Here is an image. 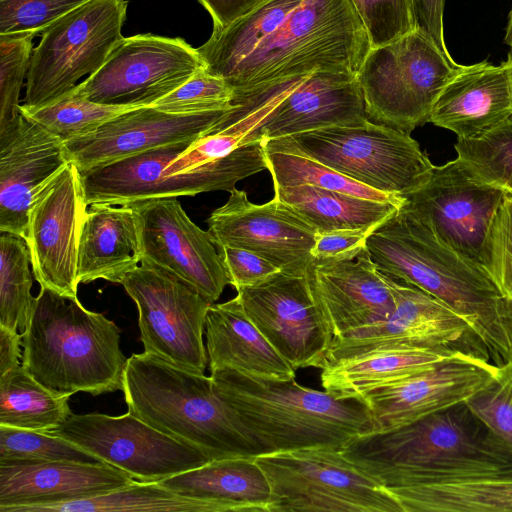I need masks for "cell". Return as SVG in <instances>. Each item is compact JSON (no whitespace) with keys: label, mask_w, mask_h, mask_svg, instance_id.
<instances>
[{"label":"cell","mask_w":512,"mask_h":512,"mask_svg":"<svg viewBox=\"0 0 512 512\" xmlns=\"http://www.w3.org/2000/svg\"><path fill=\"white\" fill-rule=\"evenodd\" d=\"M370 49L350 0H268L197 48L233 92L318 69L357 74Z\"/></svg>","instance_id":"obj_1"},{"label":"cell","mask_w":512,"mask_h":512,"mask_svg":"<svg viewBox=\"0 0 512 512\" xmlns=\"http://www.w3.org/2000/svg\"><path fill=\"white\" fill-rule=\"evenodd\" d=\"M342 452L386 488L512 477V449L465 402L359 435Z\"/></svg>","instance_id":"obj_2"},{"label":"cell","mask_w":512,"mask_h":512,"mask_svg":"<svg viewBox=\"0 0 512 512\" xmlns=\"http://www.w3.org/2000/svg\"><path fill=\"white\" fill-rule=\"evenodd\" d=\"M378 270L445 303L473 327L496 365L510 361L503 319V296L482 267L443 244L402 206L366 241Z\"/></svg>","instance_id":"obj_3"},{"label":"cell","mask_w":512,"mask_h":512,"mask_svg":"<svg viewBox=\"0 0 512 512\" xmlns=\"http://www.w3.org/2000/svg\"><path fill=\"white\" fill-rule=\"evenodd\" d=\"M215 388L261 455L309 448L343 450L374 430L366 405L292 380L211 372Z\"/></svg>","instance_id":"obj_4"},{"label":"cell","mask_w":512,"mask_h":512,"mask_svg":"<svg viewBox=\"0 0 512 512\" xmlns=\"http://www.w3.org/2000/svg\"><path fill=\"white\" fill-rule=\"evenodd\" d=\"M121 331L104 314L86 309L78 298L41 287L22 333V365L60 397L93 396L123 389L128 358Z\"/></svg>","instance_id":"obj_5"},{"label":"cell","mask_w":512,"mask_h":512,"mask_svg":"<svg viewBox=\"0 0 512 512\" xmlns=\"http://www.w3.org/2000/svg\"><path fill=\"white\" fill-rule=\"evenodd\" d=\"M122 391L127 412L211 461L261 455L211 376L143 352L128 358Z\"/></svg>","instance_id":"obj_6"},{"label":"cell","mask_w":512,"mask_h":512,"mask_svg":"<svg viewBox=\"0 0 512 512\" xmlns=\"http://www.w3.org/2000/svg\"><path fill=\"white\" fill-rule=\"evenodd\" d=\"M367 121L356 74L318 69L233 92L230 107L208 134H238L243 145Z\"/></svg>","instance_id":"obj_7"},{"label":"cell","mask_w":512,"mask_h":512,"mask_svg":"<svg viewBox=\"0 0 512 512\" xmlns=\"http://www.w3.org/2000/svg\"><path fill=\"white\" fill-rule=\"evenodd\" d=\"M265 149L314 159L378 191L405 197L424 185L434 165L402 130L367 121L331 126L263 142Z\"/></svg>","instance_id":"obj_8"},{"label":"cell","mask_w":512,"mask_h":512,"mask_svg":"<svg viewBox=\"0 0 512 512\" xmlns=\"http://www.w3.org/2000/svg\"><path fill=\"white\" fill-rule=\"evenodd\" d=\"M460 66L416 29L371 48L356 74L369 120L410 134Z\"/></svg>","instance_id":"obj_9"},{"label":"cell","mask_w":512,"mask_h":512,"mask_svg":"<svg viewBox=\"0 0 512 512\" xmlns=\"http://www.w3.org/2000/svg\"><path fill=\"white\" fill-rule=\"evenodd\" d=\"M254 459L271 488V512H404L389 490L342 450L309 448Z\"/></svg>","instance_id":"obj_10"},{"label":"cell","mask_w":512,"mask_h":512,"mask_svg":"<svg viewBox=\"0 0 512 512\" xmlns=\"http://www.w3.org/2000/svg\"><path fill=\"white\" fill-rule=\"evenodd\" d=\"M126 0H90L52 23L33 50L24 106L39 108L97 72L123 38Z\"/></svg>","instance_id":"obj_11"},{"label":"cell","mask_w":512,"mask_h":512,"mask_svg":"<svg viewBox=\"0 0 512 512\" xmlns=\"http://www.w3.org/2000/svg\"><path fill=\"white\" fill-rule=\"evenodd\" d=\"M121 285L137 306L144 352L204 373L208 355L203 334L212 303L183 279L145 260Z\"/></svg>","instance_id":"obj_12"},{"label":"cell","mask_w":512,"mask_h":512,"mask_svg":"<svg viewBox=\"0 0 512 512\" xmlns=\"http://www.w3.org/2000/svg\"><path fill=\"white\" fill-rule=\"evenodd\" d=\"M201 68L197 48L183 38L138 34L123 37L102 67L73 90L95 103L152 106Z\"/></svg>","instance_id":"obj_13"},{"label":"cell","mask_w":512,"mask_h":512,"mask_svg":"<svg viewBox=\"0 0 512 512\" xmlns=\"http://www.w3.org/2000/svg\"><path fill=\"white\" fill-rule=\"evenodd\" d=\"M136 481L160 482L211 461L183 443L133 416L72 414L52 432Z\"/></svg>","instance_id":"obj_14"},{"label":"cell","mask_w":512,"mask_h":512,"mask_svg":"<svg viewBox=\"0 0 512 512\" xmlns=\"http://www.w3.org/2000/svg\"><path fill=\"white\" fill-rule=\"evenodd\" d=\"M506 192L475 181L457 159L434 166L402 207L447 247L487 271L493 221Z\"/></svg>","instance_id":"obj_15"},{"label":"cell","mask_w":512,"mask_h":512,"mask_svg":"<svg viewBox=\"0 0 512 512\" xmlns=\"http://www.w3.org/2000/svg\"><path fill=\"white\" fill-rule=\"evenodd\" d=\"M388 279L395 297L394 311L382 322L334 339L322 368L343 359L403 347L452 348L477 356L487 353L486 344L471 324L451 307L413 285Z\"/></svg>","instance_id":"obj_16"},{"label":"cell","mask_w":512,"mask_h":512,"mask_svg":"<svg viewBox=\"0 0 512 512\" xmlns=\"http://www.w3.org/2000/svg\"><path fill=\"white\" fill-rule=\"evenodd\" d=\"M87 209L82 175L72 162L34 195L25 241L40 287L77 297L79 241Z\"/></svg>","instance_id":"obj_17"},{"label":"cell","mask_w":512,"mask_h":512,"mask_svg":"<svg viewBox=\"0 0 512 512\" xmlns=\"http://www.w3.org/2000/svg\"><path fill=\"white\" fill-rule=\"evenodd\" d=\"M249 319L295 369H321L333 338L312 298L306 276L279 272L237 290Z\"/></svg>","instance_id":"obj_18"},{"label":"cell","mask_w":512,"mask_h":512,"mask_svg":"<svg viewBox=\"0 0 512 512\" xmlns=\"http://www.w3.org/2000/svg\"><path fill=\"white\" fill-rule=\"evenodd\" d=\"M229 193L228 201L207 219L215 246L246 249L285 274L306 276L314 260L316 230L275 197L254 204L245 191L234 188Z\"/></svg>","instance_id":"obj_19"},{"label":"cell","mask_w":512,"mask_h":512,"mask_svg":"<svg viewBox=\"0 0 512 512\" xmlns=\"http://www.w3.org/2000/svg\"><path fill=\"white\" fill-rule=\"evenodd\" d=\"M132 206L142 260L178 276L215 303L230 280L209 232L189 218L175 197L150 199Z\"/></svg>","instance_id":"obj_20"},{"label":"cell","mask_w":512,"mask_h":512,"mask_svg":"<svg viewBox=\"0 0 512 512\" xmlns=\"http://www.w3.org/2000/svg\"><path fill=\"white\" fill-rule=\"evenodd\" d=\"M226 110L171 114L153 106L118 115L89 135L64 143L70 162L81 174L146 151L204 137Z\"/></svg>","instance_id":"obj_21"},{"label":"cell","mask_w":512,"mask_h":512,"mask_svg":"<svg viewBox=\"0 0 512 512\" xmlns=\"http://www.w3.org/2000/svg\"><path fill=\"white\" fill-rule=\"evenodd\" d=\"M306 278L333 340L382 322L395 309L388 276L378 270L366 248L352 259H314Z\"/></svg>","instance_id":"obj_22"},{"label":"cell","mask_w":512,"mask_h":512,"mask_svg":"<svg viewBox=\"0 0 512 512\" xmlns=\"http://www.w3.org/2000/svg\"><path fill=\"white\" fill-rule=\"evenodd\" d=\"M498 372V365L484 359L453 360L373 391L362 402L374 430L393 429L466 402Z\"/></svg>","instance_id":"obj_23"},{"label":"cell","mask_w":512,"mask_h":512,"mask_svg":"<svg viewBox=\"0 0 512 512\" xmlns=\"http://www.w3.org/2000/svg\"><path fill=\"white\" fill-rule=\"evenodd\" d=\"M64 142L21 112L0 129V232L26 238L36 192L68 163Z\"/></svg>","instance_id":"obj_24"},{"label":"cell","mask_w":512,"mask_h":512,"mask_svg":"<svg viewBox=\"0 0 512 512\" xmlns=\"http://www.w3.org/2000/svg\"><path fill=\"white\" fill-rule=\"evenodd\" d=\"M134 481L106 463L0 461V512H33L50 504L99 496Z\"/></svg>","instance_id":"obj_25"},{"label":"cell","mask_w":512,"mask_h":512,"mask_svg":"<svg viewBox=\"0 0 512 512\" xmlns=\"http://www.w3.org/2000/svg\"><path fill=\"white\" fill-rule=\"evenodd\" d=\"M512 116V77L507 60L461 65L437 96L428 122L457 138L476 137Z\"/></svg>","instance_id":"obj_26"},{"label":"cell","mask_w":512,"mask_h":512,"mask_svg":"<svg viewBox=\"0 0 512 512\" xmlns=\"http://www.w3.org/2000/svg\"><path fill=\"white\" fill-rule=\"evenodd\" d=\"M205 337L210 372L230 369L264 379H295L296 370L249 319L237 296L211 304Z\"/></svg>","instance_id":"obj_27"},{"label":"cell","mask_w":512,"mask_h":512,"mask_svg":"<svg viewBox=\"0 0 512 512\" xmlns=\"http://www.w3.org/2000/svg\"><path fill=\"white\" fill-rule=\"evenodd\" d=\"M471 358L483 359L452 348L385 349L329 364L321 369L320 381L323 389L335 398L362 402L373 391L433 366Z\"/></svg>","instance_id":"obj_28"},{"label":"cell","mask_w":512,"mask_h":512,"mask_svg":"<svg viewBox=\"0 0 512 512\" xmlns=\"http://www.w3.org/2000/svg\"><path fill=\"white\" fill-rule=\"evenodd\" d=\"M142 260L132 205L92 204L86 211L78 250V279L121 284Z\"/></svg>","instance_id":"obj_29"},{"label":"cell","mask_w":512,"mask_h":512,"mask_svg":"<svg viewBox=\"0 0 512 512\" xmlns=\"http://www.w3.org/2000/svg\"><path fill=\"white\" fill-rule=\"evenodd\" d=\"M254 458L212 460L159 483L214 512H271V488Z\"/></svg>","instance_id":"obj_30"},{"label":"cell","mask_w":512,"mask_h":512,"mask_svg":"<svg viewBox=\"0 0 512 512\" xmlns=\"http://www.w3.org/2000/svg\"><path fill=\"white\" fill-rule=\"evenodd\" d=\"M274 197L291 208L317 233L377 228L403 205L379 202L312 185L274 186Z\"/></svg>","instance_id":"obj_31"},{"label":"cell","mask_w":512,"mask_h":512,"mask_svg":"<svg viewBox=\"0 0 512 512\" xmlns=\"http://www.w3.org/2000/svg\"><path fill=\"white\" fill-rule=\"evenodd\" d=\"M387 489L404 512H512V477Z\"/></svg>","instance_id":"obj_32"},{"label":"cell","mask_w":512,"mask_h":512,"mask_svg":"<svg viewBox=\"0 0 512 512\" xmlns=\"http://www.w3.org/2000/svg\"><path fill=\"white\" fill-rule=\"evenodd\" d=\"M68 400L40 384L22 364L0 375V425L50 433L73 414Z\"/></svg>","instance_id":"obj_33"},{"label":"cell","mask_w":512,"mask_h":512,"mask_svg":"<svg viewBox=\"0 0 512 512\" xmlns=\"http://www.w3.org/2000/svg\"><path fill=\"white\" fill-rule=\"evenodd\" d=\"M214 512L201 501L183 497L159 482L133 483L92 498L77 499L36 508L33 512Z\"/></svg>","instance_id":"obj_34"},{"label":"cell","mask_w":512,"mask_h":512,"mask_svg":"<svg viewBox=\"0 0 512 512\" xmlns=\"http://www.w3.org/2000/svg\"><path fill=\"white\" fill-rule=\"evenodd\" d=\"M25 239L3 232L0 235V325L23 333L36 297L31 294L33 276Z\"/></svg>","instance_id":"obj_35"},{"label":"cell","mask_w":512,"mask_h":512,"mask_svg":"<svg viewBox=\"0 0 512 512\" xmlns=\"http://www.w3.org/2000/svg\"><path fill=\"white\" fill-rule=\"evenodd\" d=\"M265 151L274 186L312 185L379 202L404 203L403 197L368 187L309 157L281 150Z\"/></svg>","instance_id":"obj_36"},{"label":"cell","mask_w":512,"mask_h":512,"mask_svg":"<svg viewBox=\"0 0 512 512\" xmlns=\"http://www.w3.org/2000/svg\"><path fill=\"white\" fill-rule=\"evenodd\" d=\"M457 160L477 182L512 194V116L471 138H457Z\"/></svg>","instance_id":"obj_37"},{"label":"cell","mask_w":512,"mask_h":512,"mask_svg":"<svg viewBox=\"0 0 512 512\" xmlns=\"http://www.w3.org/2000/svg\"><path fill=\"white\" fill-rule=\"evenodd\" d=\"M139 107L95 103L73 89L39 108L20 105L19 111L64 143L91 134L110 119Z\"/></svg>","instance_id":"obj_38"},{"label":"cell","mask_w":512,"mask_h":512,"mask_svg":"<svg viewBox=\"0 0 512 512\" xmlns=\"http://www.w3.org/2000/svg\"><path fill=\"white\" fill-rule=\"evenodd\" d=\"M104 463L76 444L49 432L0 425V461Z\"/></svg>","instance_id":"obj_39"},{"label":"cell","mask_w":512,"mask_h":512,"mask_svg":"<svg viewBox=\"0 0 512 512\" xmlns=\"http://www.w3.org/2000/svg\"><path fill=\"white\" fill-rule=\"evenodd\" d=\"M31 34L0 35V129L20 113L19 95L32 55Z\"/></svg>","instance_id":"obj_40"},{"label":"cell","mask_w":512,"mask_h":512,"mask_svg":"<svg viewBox=\"0 0 512 512\" xmlns=\"http://www.w3.org/2000/svg\"><path fill=\"white\" fill-rule=\"evenodd\" d=\"M232 97L233 90L224 80L201 68L184 84L152 106L171 114H195L227 110Z\"/></svg>","instance_id":"obj_41"},{"label":"cell","mask_w":512,"mask_h":512,"mask_svg":"<svg viewBox=\"0 0 512 512\" xmlns=\"http://www.w3.org/2000/svg\"><path fill=\"white\" fill-rule=\"evenodd\" d=\"M371 48L386 45L416 29L412 0H350Z\"/></svg>","instance_id":"obj_42"},{"label":"cell","mask_w":512,"mask_h":512,"mask_svg":"<svg viewBox=\"0 0 512 512\" xmlns=\"http://www.w3.org/2000/svg\"><path fill=\"white\" fill-rule=\"evenodd\" d=\"M465 403L495 436L512 449V363L499 366L497 376Z\"/></svg>","instance_id":"obj_43"},{"label":"cell","mask_w":512,"mask_h":512,"mask_svg":"<svg viewBox=\"0 0 512 512\" xmlns=\"http://www.w3.org/2000/svg\"><path fill=\"white\" fill-rule=\"evenodd\" d=\"M90 0H0V35L42 33Z\"/></svg>","instance_id":"obj_44"},{"label":"cell","mask_w":512,"mask_h":512,"mask_svg":"<svg viewBox=\"0 0 512 512\" xmlns=\"http://www.w3.org/2000/svg\"><path fill=\"white\" fill-rule=\"evenodd\" d=\"M487 272L501 294L512 290V194L506 193L490 231Z\"/></svg>","instance_id":"obj_45"},{"label":"cell","mask_w":512,"mask_h":512,"mask_svg":"<svg viewBox=\"0 0 512 512\" xmlns=\"http://www.w3.org/2000/svg\"><path fill=\"white\" fill-rule=\"evenodd\" d=\"M242 136L218 132L208 134L190 144L164 170L162 176L181 174L222 158L242 145Z\"/></svg>","instance_id":"obj_46"},{"label":"cell","mask_w":512,"mask_h":512,"mask_svg":"<svg viewBox=\"0 0 512 512\" xmlns=\"http://www.w3.org/2000/svg\"><path fill=\"white\" fill-rule=\"evenodd\" d=\"M219 250L230 285L236 290L258 285L281 272L273 263L249 250L236 247H222Z\"/></svg>","instance_id":"obj_47"},{"label":"cell","mask_w":512,"mask_h":512,"mask_svg":"<svg viewBox=\"0 0 512 512\" xmlns=\"http://www.w3.org/2000/svg\"><path fill=\"white\" fill-rule=\"evenodd\" d=\"M377 228L343 229L317 233L312 249L313 258L315 260L355 258L366 248L369 235Z\"/></svg>","instance_id":"obj_48"},{"label":"cell","mask_w":512,"mask_h":512,"mask_svg":"<svg viewBox=\"0 0 512 512\" xmlns=\"http://www.w3.org/2000/svg\"><path fill=\"white\" fill-rule=\"evenodd\" d=\"M416 30L428 36L450 59H453L444 37L446 0H412Z\"/></svg>","instance_id":"obj_49"},{"label":"cell","mask_w":512,"mask_h":512,"mask_svg":"<svg viewBox=\"0 0 512 512\" xmlns=\"http://www.w3.org/2000/svg\"><path fill=\"white\" fill-rule=\"evenodd\" d=\"M213 19V29H223L249 15L268 0H198Z\"/></svg>","instance_id":"obj_50"},{"label":"cell","mask_w":512,"mask_h":512,"mask_svg":"<svg viewBox=\"0 0 512 512\" xmlns=\"http://www.w3.org/2000/svg\"><path fill=\"white\" fill-rule=\"evenodd\" d=\"M22 334L0 325V375L20 365Z\"/></svg>","instance_id":"obj_51"},{"label":"cell","mask_w":512,"mask_h":512,"mask_svg":"<svg viewBox=\"0 0 512 512\" xmlns=\"http://www.w3.org/2000/svg\"><path fill=\"white\" fill-rule=\"evenodd\" d=\"M502 319L510 350V363H512V290L502 293Z\"/></svg>","instance_id":"obj_52"},{"label":"cell","mask_w":512,"mask_h":512,"mask_svg":"<svg viewBox=\"0 0 512 512\" xmlns=\"http://www.w3.org/2000/svg\"><path fill=\"white\" fill-rule=\"evenodd\" d=\"M504 43L507 44L508 46L512 45V9L510 10L509 15H508V21H507V26H506L505 36H504Z\"/></svg>","instance_id":"obj_53"},{"label":"cell","mask_w":512,"mask_h":512,"mask_svg":"<svg viewBox=\"0 0 512 512\" xmlns=\"http://www.w3.org/2000/svg\"><path fill=\"white\" fill-rule=\"evenodd\" d=\"M510 65L511 70V77H512V45L510 46V51L508 53L507 59H506Z\"/></svg>","instance_id":"obj_54"}]
</instances>
